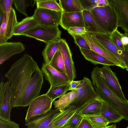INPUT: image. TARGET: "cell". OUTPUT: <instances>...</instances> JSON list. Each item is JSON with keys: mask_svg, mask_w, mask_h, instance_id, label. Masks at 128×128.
Masks as SVG:
<instances>
[{"mask_svg": "<svg viewBox=\"0 0 128 128\" xmlns=\"http://www.w3.org/2000/svg\"><path fill=\"white\" fill-rule=\"evenodd\" d=\"M4 76L10 85L12 108L27 106L39 96L43 74L31 56L23 55L12 65Z\"/></svg>", "mask_w": 128, "mask_h": 128, "instance_id": "cell-1", "label": "cell"}, {"mask_svg": "<svg viewBox=\"0 0 128 128\" xmlns=\"http://www.w3.org/2000/svg\"><path fill=\"white\" fill-rule=\"evenodd\" d=\"M99 67H95L91 72L93 87L99 98L116 109L128 121V100L118 96L107 85L100 76Z\"/></svg>", "mask_w": 128, "mask_h": 128, "instance_id": "cell-2", "label": "cell"}, {"mask_svg": "<svg viewBox=\"0 0 128 128\" xmlns=\"http://www.w3.org/2000/svg\"><path fill=\"white\" fill-rule=\"evenodd\" d=\"M90 10L104 33L111 34L117 29L116 15L109 2L108 4L107 5L103 7H97Z\"/></svg>", "mask_w": 128, "mask_h": 128, "instance_id": "cell-3", "label": "cell"}, {"mask_svg": "<svg viewBox=\"0 0 128 128\" xmlns=\"http://www.w3.org/2000/svg\"><path fill=\"white\" fill-rule=\"evenodd\" d=\"M58 26L46 27L38 24L24 32L22 35L42 41L46 44L61 38V31Z\"/></svg>", "mask_w": 128, "mask_h": 128, "instance_id": "cell-4", "label": "cell"}, {"mask_svg": "<svg viewBox=\"0 0 128 128\" xmlns=\"http://www.w3.org/2000/svg\"><path fill=\"white\" fill-rule=\"evenodd\" d=\"M76 95L71 105L78 108L92 100L99 98L93 86L92 82L84 77L80 84L75 89Z\"/></svg>", "mask_w": 128, "mask_h": 128, "instance_id": "cell-5", "label": "cell"}, {"mask_svg": "<svg viewBox=\"0 0 128 128\" xmlns=\"http://www.w3.org/2000/svg\"><path fill=\"white\" fill-rule=\"evenodd\" d=\"M106 48L112 53L128 69V52L118 48L112 41L110 34L88 32Z\"/></svg>", "mask_w": 128, "mask_h": 128, "instance_id": "cell-6", "label": "cell"}, {"mask_svg": "<svg viewBox=\"0 0 128 128\" xmlns=\"http://www.w3.org/2000/svg\"><path fill=\"white\" fill-rule=\"evenodd\" d=\"M53 102L46 94L35 98L29 105L25 118L26 122L49 111L51 109Z\"/></svg>", "mask_w": 128, "mask_h": 128, "instance_id": "cell-7", "label": "cell"}, {"mask_svg": "<svg viewBox=\"0 0 128 128\" xmlns=\"http://www.w3.org/2000/svg\"><path fill=\"white\" fill-rule=\"evenodd\" d=\"M62 12L36 8L32 16L38 24L53 26L60 25Z\"/></svg>", "mask_w": 128, "mask_h": 128, "instance_id": "cell-8", "label": "cell"}, {"mask_svg": "<svg viewBox=\"0 0 128 128\" xmlns=\"http://www.w3.org/2000/svg\"><path fill=\"white\" fill-rule=\"evenodd\" d=\"M11 99L9 82L2 81L0 84V119L5 121L10 120V112L12 108Z\"/></svg>", "mask_w": 128, "mask_h": 128, "instance_id": "cell-9", "label": "cell"}, {"mask_svg": "<svg viewBox=\"0 0 128 128\" xmlns=\"http://www.w3.org/2000/svg\"><path fill=\"white\" fill-rule=\"evenodd\" d=\"M81 36L86 40L91 50L113 62L117 66L123 69L126 68L112 53L102 46L92 34L86 32Z\"/></svg>", "mask_w": 128, "mask_h": 128, "instance_id": "cell-10", "label": "cell"}, {"mask_svg": "<svg viewBox=\"0 0 128 128\" xmlns=\"http://www.w3.org/2000/svg\"><path fill=\"white\" fill-rule=\"evenodd\" d=\"M99 72L100 76L108 87L120 98L127 100L116 73L109 66L103 65L99 68Z\"/></svg>", "mask_w": 128, "mask_h": 128, "instance_id": "cell-11", "label": "cell"}, {"mask_svg": "<svg viewBox=\"0 0 128 128\" xmlns=\"http://www.w3.org/2000/svg\"><path fill=\"white\" fill-rule=\"evenodd\" d=\"M116 15L118 27L128 34V0H108Z\"/></svg>", "mask_w": 128, "mask_h": 128, "instance_id": "cell-12", "label": "cell"}, {"mask_svg": "<svg viewBox=\"0 0 128 128\" xmlns=\"http://www.w3.org/2000/svg\"><path fill=\"white\" fill-rule=\"evenodd\" d=\"M41 70L50 86L67 84L71 81L67 75L55 69L49 64L43 63Z\"/></svg>", "mask_w": 128, "mask_h": 128, "instance_id": "cell-13", "label": "cell"}, {"mask_svg": "<svg viewBox=\"0 0 128 128\" xmlns=\"http://www.w3.org/2000/svg\"><path fill=\"white\" fill-rule=\"evenodd\" d=\"M58 49L61 52L64 61L67 75L72 81L76 78V70L71 51L66 40L60 38Z\"/></svg>", "mask_w": 128, "mask_h": 128, "instance_id": "cell-14", "label": "cell"}, {"mask_svg": "<svg viewBox=\"0 0 128 128\" xmlns=\"http://www.w3.org/2000/svg\"><path fill=\"white\" fill-rule=\"evenodd\" d=\"M59 112L57 109H51L46 113L26 122L27 128H52V120Z\"/></svg>", "mask_w": 128, "mask_h": 128, "instance_id": "cell-15", "label": "cell"}, {"mask_svg": "<svg viewBox=\"0 0 128 128\" xmlns=\"http://www.w3.org/2000/svg\"><path fill=\"white\" fill-rule=\"evenodd\" d=\"M25 46L20 42H6L0 44V64L12 56L24 51Z\"/></svg>", "mask_w": 128, "mask_h": 128, "instance_id": "cell-16", "label": "cell"}, {"mask_svg": "<svg viewBox=\"0 0 128 128\" xmlns=\"http://www.w3.org/2000/svg\"><path fill=\"white\" fill-rule=\"evenodd\" d=\"M60 25L67 30L71 27H84L82 11L71 12H62Z\"/></svg>", "mask_w": 128, "mask_h": 128, "instance_id": "cell-17", "label": "cell"}, {"mask_svg": "<svg viewBox=\"0 0 128 128\" xmlns=\"http://www.w3.org/2000/svg\"><path fill=\"white\" fill-rule=\"evenodd\" d=\"M102 104L99 98L92 100L78 108L76 113L82 116L101 114Z\"/></svg>", "mask_w": 128, "mask_h": 128, "instance_id": "cell-18", "label": "cell"}, {"mask_svg": "<svg viewBox=\"0 0 128 128\" xmlns=\"http://www.w3.org/2000/svg\"><path fill=\"white\" fill-rule=\"evenodd\" d=\"M78 108L71 105L62 112H59L54 117L52 121V128H63L76 112Z\"/></svg>", "mask_w": 128, "mask_h": 128, "instance_id": "cell-19", "label": "cell"}, {"mask_svg": "<svg viewBox=\"0 0 128 128\" xmlns=\"http://www.w3.org/2000/svg\"><path fill=\"white\" fill-rule=\"evenodd\" d=\"M80 49L86 59L94 64H100L108 66H117L113 62L91 50L81 48Z\"/></svg>", "mask_w": 128, "mask_h": 128, "instance_id": "cell-20", "label": "cell"}, {"mask_svg": "<svg viewBox=\"0 0 128 128\" xmlns=\"http://www.w3.org/2000/svg\"><path fill=\"white\" fill-rule=\"evenodd\" d=\"M101 115L109 123L118 122L124 119L122 116L116 109L103 100L101 109Z\"/></svg>", "mask_w": 128, "mask_h": 128, "instance_id": "cell-21", "label": "cell"}, {"mask_svg": "<svg viewBox=\"0 0 128 128\" xmlns=\"http://www.w3.org/2000/svg\"><path fill=\"white\" fill-rule=\"evenodd\" d=\"M76 90H74L66 93L59 99L53 102L55 109L62 112L70 106L74 100L76 95Z\"/></svg>", "mask_w": 128, "mask_h": 128, "instance_id": "cell-22", "label": "cell"}, {"mask_svg": "<svg viewBox=\"0 0 128 128\" xmlns=\"http://www.w3.org/2000/svg\"><path fill=\"white\" fill-rule=\"evenodd\" d=\"M38 24L32 16L27 17L21 21L18 22L16 25L14 32V35H22L25 32L30 29Z\"/></svg>", "mask_w": 128, "mask_h": 128, "instance_id": "cell-23", "label": "cell"}, {"mask_svg": "<svg viewBox=\"0 0 128 128\" xmlns=\"http://www.w3.org/2000/svg\"><path fill=\"white\" fill-rule=\"evenodd\" d=\"M84 28L88 32L104 33L92 16L90 10H82Z\"/></svg>", "mask_w": 128, "mask_h": 128, "instance_id": "cell-24", "label": "cell"}, {"mask_svg": "<svg viewBox=\"0 0 128 128\" xmlns=\"http://www.w3.org/2000/svg\"><path fill=\"white\" fill-rule=\"evenodd\" d=\"M60 39L53 41L46 44L42 52L45 63L49 64L58 50Z\"/></svg>", "mask_w": 128, "mask_h": 128, "instance_id": "cell-25", "label": "cell"}, {"mask_svg": "<svg viewBox=\"0 0 128 128\" xmlns=\"http://www.w3.org/2000/svg\"><path fill=\"white\" fill-rule=\"evenodd\" d=\"M18 22L15 10L12 7L5 27V36L7 41L14 35V30Z\"/></svg>", "mask_w": 128, "mask_h": 128, "instance_id": "cell-26", "label": "cell"}, {"mask_svg": "<svg viewBox=\"0 0 128 128\" xmlns=\"http://www.w3.org/2000/svg\"><path fill=\"white\" fill-rule=\"evenodd\" d=\"M69 83L57 86H50L46 94L54 102L56 99L62 96L69 90Z\"/></svg>", "mask_w": 128, "mask_h": 128, "instance_id": "cell-27", "label": "cell"}, {"mask_svg": "<svg viewBox=\"0 0 128 128\" xmlns=\"http://www.w3.org/2000/svg\"><path fill=\"white\" fill-rule=\"evenodd\" d=\"M59 4L63 12H71L82 11L79 0H59Z\"/></svg>", "mask_w": 128, "mask_h": 128, "instance_id": "cell-28", "label": "cell"}, {"mask_svg": "<svg viewBox=\"0 0 128 128\" xmlns=\"http://www.w3.org/2000/svg\"><path fill=\"white\" fill-rule=\"evenodd\" d=\"M49 64L55 69L67 75L62 56L59 49L54 55Z\"/></svg>", "mask_w": 128, "mask_h": 128, "instance_id": "cell-29", "label": "cell"}, {"mask_svg": "<svg viewBox=\"0 0 128 128\" xmlns=\"http://www.w3.org/2000/svg\"><path fill=\"white\" fill-rule=\"evenodd\" d=\"M84 116L88 120L93 128H104L108 126L109 124L101 114L85 116Z\"/></svg>", "mask_w": 128, "mask_h": 128, "instance_id": "cell-30", "label": "cell"}, {"mask_svg": "<svg viewBox=\"0 0 128 128\" xmlns=\"http://www.w3.org/2000/svg\"><path fill=\"white\" fill-rule=\"evenodd\" d=\"M36 0H13V3L16 10L26 17V9L29 6H34Z\"/></svg>", "mask_w": 128, "mask_h": 128, "instance_id": "cell-31", "label": "cell"}, {"mask_svg": "<svg viewBox=\"0 0 128 128\" xmlns=\"http://www.w3.org/2000/svg\"><path fill=\"white\" fill-rule=\"evenodd\" d=\"M37 8H41L57 11H62L59 3L56 0H36Z\"/></svg>", "mask_w": 128, "mask_h": 128, "instance_id": "cell-32", "label": "cell"}, {"mask_svg": "<svg viewBox=\"0 0 128 128\" xmlns=\"http://www.w3.org/2000/svg\"><path fill=\"white\" fill-rule=\"evenodd\" d=\"M122 35V34L120 32L118 29L110 34L112 39L115 44L120 49L126 51V50L125 48L121 41Z\"/></svg>", "mask_w": 128, "mask_h": 128, "instance_id": "cell-33", "label": "cell"}, {"mask_svg": "<svg viewBox=\"0 0 128 128\" xmlns=\"http://www.w3.org/2000/svg\"><path fill=\"white\" fill-rule=\"evenodd\" d=\"M82 117L76 112L68 122L65 127L68 128H76Z\"/></svg>", "mask_w": 128, "mask_h": 128, "instance_id": "cell-34", "label": "cell"}, {"mask_svg": "<svg viewBox=\"0 0 128 128\" xmlns=\"http://www.w3.org/2000/svg\"><path fill=\"white\" fill-rule=\"evenodd\" d=\"M13 0H0V8L5 12L6 20L8 18L11 9Z\"/></svg>", "mask_w": 128, "mask_h": 128, "instance_id": "cell-35", "label": "cell"}, {"mask_svg": "<svg viewBox=\"0 0 128 128\" xmlns=\"http://www.w3.org/2000/svg\"><path fill=\"white\" fill-rule=\"evenodd\" d=\"M98 0H79L82 10H90L97 7Z\"/></svg>", "mask_w": 128, "mask_h": 128, "instance_id": "cell-36", "label": "cell"}, {"mask_svg": "<svg viewBox=\"0 0 128 128\" xmlns=\"http://www.w3.org/2000/svg\"><path fill=\"white\" fill-rule=\"evenodd\" d=\"M73 38L74 42L79 46L80 48L91 50L88 43L81 35H75Z\"/></svg>", "mask_w": 128, "mask_h": 128, "instance_id": "cell-37", "label": "cell"}, {"mask_svg": "<svg viewBox=\"0 0 128 128\" xmlns=\"http://www.w3.org/2000/svg\"><path fill=\"white\" fill-rule=\"evenodd\" d=\"M68 31L73 38L75 35H81L84 34L86 32L84 27H70Z\"/></svg>", "mask_w": 128, "mask_h": 128, "instance_id": "cell-38", "label": "cell"}, {"mask_svg": "<svg viewBox=\"0 0 128 128\" xmlns=\"http://www.w3.org/2000/svg\"><path fill=\"white\" fill-rule=\"evenodd\" d=\"M7 20L6 14L4 15L0 28V44L7 42L5 37V32Z\"/></svg>", "mask_w": 128, "mask_h": 128, "instance_id": "cell-39", "label": "cell"}, {"mask_svg": "<svg viewBox=\"0 0 128 128\" xmlns=\"http://www.w3.org/2000/svg\"><path fill=\"white\" fill-rule=\"evenodd\" d=\"M0 128H20L19 124L14 122L0 119Z\"/></svg>", "mask_w": 128, "mask_h": 128, "instance_id": "cell-40", "label": "cell"}, {"mask_svg": "<svg viewBox=\"0 0 128 128\" xmlns=\"http://www.w3.org/2000/svg\"><path fill=\"white\" fill-rule=\"evenodd\" d=\"M76 128H93L88 120L83 116Z\"/></svg>", "mask_w": 128, "mask_h": 128, "instance_id": "cell-41", "label": "cell"}, {"mask_svg": "<svg viewBox=\"0 0 128 128\" xmlns=\"http://www.w3.org/2000/svg\"><path fill=\"white\" fill-rule=\"evenodd\" d=\"M82 80L79 81H71L69 83V90H75L80 84Z\"/></svg>", "mask_w": 128, "mask_h": 128, "instance_id": "cell-42", "label": "cell"}, {"mask_svg": "<svg viewBox=\"0 0 128 128\" xmlns=\"http://www.w3.org/2000/svg\"><path fill=\"white\" fill-rule=\"evenodd\" d=\"M108 4V0H98L97 4V7H103Z\"/></svg>", "mask_w": 128, "mask_h": 128, "instance_id": "cell-43", "label": "cell"}, {"mask_svg": "<svg viewBox=\"0 0 128 128\" xmlns=\"http://www.w3.org/2000/svg\"><path fill=\"white\" fill-rule=\"evenodd\" d=\"M5 13L3 10L0 8V24L2 22L3 17Z\"/></svg>", "mask_w": 128, "mask_h": 128, "instance_id": "cell-44", "label": "cell"}, {"mask_svg": "<svg viewBox=\"0 0 128 128\" xmlns=\"http://www.w3.org/2000/svg\"><path fill=\"white\" fill-rule=\"evenodd\" d=\"M111 128H116V124H113L112 125V126Z\"/></svg>", "mask_w": 128, "mask_h": 128, "instance_id": "cell-45", "label": "cell"}, {"mask_svg": "<svg viewBox=\"0 0 128 128\" xmlns=\"http://www.w3.org/2000/svg\"><path fill=\"white\" fill-rule=\"evenodd\" d=\"M126 50L128 52V45L124 46Z\"/></svg>", "mask_w": 128, "mask_h": 128, "instance_id": "cell-46", "label": "cell"}, {"mask_svg": "<svg viewBox=\"0 0 128 128\" xmlns=\"http://www.w3.org/2000/svg\"><path fill=\"white\" fill-rule=\"evenodd\" d=\"M112 126V125L109 126H108L106 127L105 128H111Z\"/></svg>", "mask_w": 128, "mask_h": 128, "instance_id": "cell-47", "label": "cell"}, {"mask_svg": "<svg viewBox=\"0 0 128 128\" xmlns=\"http://www.w3.org/2000/svg\"><path fill=\"white\" fill-rule=\"evenodd\" d=\"M126 70L128 71V69H126Z\"/></svg>", "mask_w": 128, "mask_h": 128, "instance_id": "cell-48", "label": "cell"}, {"mask_svg": "<svg viewBox=\"0 0 128 128\" xmlns=\"http://www.w3.org/2000/svg\"><path fill=\"white\" fill-rule=\"evenodd\" d=\"M66 128V127H64V128Z\"/></svg>", "mask_w": 128, "mask_h": 128, "instance_id": "cell-49", "label": "cell"}, {"mask_svg": "<svg viewBox=\"0 0 128 128\" xmlns=\"http://www.w3.org/2000/svg\"><path fill=\"white\" fill-rule=\"evenodd\" d=\"M126 128H128V126H127Z\"/></svg>", "mask_w": 128, "mask_h": 128, "instance_id": "cell-50", "label": "cell"}]
</instances>
